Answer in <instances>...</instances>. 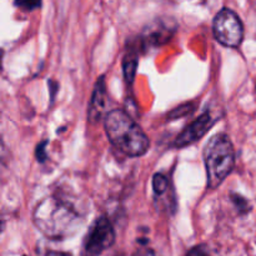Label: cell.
<instances>
[{
  "instance_id": "1",
  "label": "cell",
  "mask_w": 256,
  "mask_h": 256,
  "mask_svg": "<svg viewBox=\"0 0 256 256\" xmlns=\"http://www.w3.org/2000/svg\"><path fill=\"white\" fill-rule=\"evenodd\" d=\"M32 220L39 232L52 240L72 236L84 222L70 202L56 196L42 199L35 208Z\"/></svg>"
},
{
  "instance_id": "2",
  "label": "cell",
  "mask_w": 256,
  "mask_h": 256,
  "mask_svg": "<svg viewBox=\"0 0 256 256\" xmlns=\"http://www.w3.org/2000/svg\"><path fill=\"white\" fill-rule=\"evenodd\" d=\"M105 132L112 146L132 158L146 154L150 140L144 130L126 112L120 109L106 112L104 118Z\"/></svg>"
},
{
  "instance_id": "3",
  "label": "cell",
  "mask_w": 256,
  "mask_h": 256,
  "mask_svg": "<svg viewBox=\"0 0 256 256\" xmlns=\"http://www.w3.org/2000/svg\"><path fill=\"white\" fill-rule=\"evenodd\" d=\"M206 182L210 189H216L224 182L235 166V150L232 140L224 132L214 135L202 152Z\"/></svg>"
},
{
  "instance_id": "4",
  "label": "cell",
  "mask_w": 256,
  "mask_h": 256,
  "mask_svg": "<svg viewBox=\"0 0 256 256\" xmlns=\"http://www.w3.org/2000/svg\"><path fill=\"white\" fill-rule=\"evenodd\" d=\"M212 32L215 39L228 48H239L244 39V25L239 15L228 8L216 14L212 22Z\"/></svg>"
},
{
  "instance_id": "5",
  "label": "cell",
  "mask_w": 256,
  "mask_h": 256,
  "mask_svg": "<svg viewBox=\"0 0 256 256\" xmlns=\"http://www.w3.org/2000/svg\"><path fill=\"white\" fill-rule=\"evenodd\" d=\"M115 242V230L106 216L98 218L90 226L84 242L82 256H100Z\"/></svg>"
},
{
  "instance_id": "6",
  "label": "cell",
  "mask_w": 256,
  "mask_h": 256,
  "mask_svg": "<svg viewBox=\"0 0 256 256\" xmlns=\"http://www.w3.org/2000/svg\"><path fill=\"white\" fill-rule=\"evenodd\" d=\"M178 30V22L172 18H158L144 28L139 42L142 52L168 44Z\"/></svg>"
},
{
  "instance_id": "7",
  "label": "cell",
  "mask_w": 256,
  "mask_h": 256,
  "mask_svg": "<svg viewBox=\"0 0 256 256\" xmlns=\"http://www.w3.org/2000/svg\"><path fill=\"white\" fill-rule=\"evenodd\" d=\"M216 120H219V116L212 114L210 110H206V112H202L198 119H195L194 122H190V124L178 135L172 145H174L175 148H185L188 146V145L194 144V142H196L198 140L202 139V138L212 129V125L216 122Z\"/></svg>"
},
{
  "instance_id": "8",
  "label": "cell",
  "mask_w": 256,
  "mask_h": 256,
  "mask_svg": "<svg viewBox=\"0 0 256 256\" xmlns=\"http://www.w3.org/2000/svg\"><path fill=\"white\" fill-rule=\"evenodd\" d=\"M108 109V92L104 76H100L95 82L94 92L88 109V120L90 124H96L102 118L106 115Z\"/></svg>"
},
{
  "instance_id": "9",
  "label": "cell",
  "mask_w": 256,
  "mask_h": 256,
  "mask_svg": "<svg viewBox=\"0 0 256 256\" xmlns=\"http://www.w3.org/2000/svg\"><path fill=\"white\" fill-rule=\"evenodd\" d=\"M139 49H142V45H129L126 49V54L122 59V72L126 84L132 85L134 82L135 75H136L138 62H139Z\"/></svg>"
},
{
  "instance_id": "10",
  "label": "cell",
  "mask_w": 256,
  "mask_h": 256,
  "mask_svg": "<svg viewBox=\"0 0 256 256\" xmlns=\"http://www.w3.org/2000/svg\"><path fill=\"white\" fill-rule=\"evenodd\" d=\"M195 110V104L194 102H186V104H182L180 106L175 108L174 110L168 114V120H174V119H180V118H184L186 115L192 114Z\"/></svg>"
},
{
  "instance_id": "11",
  "label": "cell",
  "mask_w": 256,
  "mask_h": 256,
  "mask_svg": "<svg viewBox=\"0 0 256 256\" xmlns=\"http://www.w3.org/2000/svg\"><path fill=\"white\" fill-rule=\"evenodd\" d=\"M168 186H169V179L166 175L158 172L152 178V190L156 195H162L168 192Z\"/></svg>"
},
{
  "instance_id": "12",
  "label": "cell",
  "mask_w": 256,
  "mask_h": 256,
  "mask_svg": "<svg viewBox=\"0 0 256 256\" xmlns=\"http://www.w3.org/2000/svg\"><path fill=\"white\" fill-rule=\"evenodd\" d=\"M232 204L235 205V208L238 209V212H240V214H248V212L252 210V206H250V202H248L246 199H245L244 196H242V195L236 194V192H232Z\"/></svg>"
},
{
  "instance_id": "13",
  "label": "cell",
  "mask_w": 256,
  "mask_h": 256,
  "mask_svg": "<svg viewBox=\"0 0 256 256\" xmlns=\"http://www.w3.org/2000/svg\"><path fill=\"white\" fill-rule=\"evenodd\" d=\"M15 6L20 8L26 12H32V10L38 9L42 5V0H15Z\"/></svg>"
},
{
  "instance_id": "14",
  "label": "cell",
  "mask_w": 256,
  "mask_h": 256,
  "mask_svg": "<svg viewBox=\"0 0 256 256\" xmlns=\"http://www.w3.org/2000/svg\"><path fill=\"white\" fill-rule=\"evenodd\" d=\"M186 256H216L208 245H196L188 252Z\"/></svg>"
},
{
  "instance_id": "15",
  "label": "cell",
  "mask_w": 256,
  "mask_h": 256,
  "mask_svg": "<svg viewBox=\"0 0 256 256\" xmlns=\"http://www.w3.org/2000/svg\"><path fill=\"white\" fill-rule=\"evenodd\" d=\"M48 140H42L39 145L36 146V150H35V158L39 162H44L46 160L48 154H46V150H45V146L48 145Z\"/></svg>"
},
{
  "instance_id": "16",
  "label": "cell",
  "mask_w": 256,
  "mask_h": 256,
  "mask_svg": "<svg viewBox=\"0 0 256 256\" xmlns=\"http://www.w3.org/2000/svg\"><path fill=\"white\" fill-rule=\"evenodd\" d=\"M132 256H159L154 250L148 249V248H140Z\"/></svg>"
},
{
  "instance_id": "17",
  "label": "cell",
  "mask_w": 256,
  "mask_h": 256,
  "mask_svg": "<svg viewBox=\"0 0 256 256\" xmlns=\"http://www.w3.org/2000/svg\"><path fill=\"white\" fill-rule=\"evenodd\" d=\"M48 84H49V86H50V98H52V100H54L55 92H56L58 89H59V84H58L55 80H49V82H48Z\"/></svg>"
},
{
  "instance_id": "18",
  "label": "cell",
  "mask_w": 256,
  "mask_h": 256,
  "mask_svg": "<svg viewBox=\"0 0 256 256\" xmlns=\"http://www.w3.org/2000/svg\"><path fill=\"white\" fill-rule=\"evenodd\" d=\"M45 256H72L70 252H48Z\"/></svg>"
},
{
  "instance_id": "19",
  "label": "cell",
  "mask_w": 256,
  "mask_h": 256,
  "mask_svg": "<svg viewBox=\"0 0 256 256\" xmlns=\"http://www.w3.org/2000/svg\"><path fill=\"white\" fill-rule=\"evenodd\" d=\"M2 230H4V222H2V220H0V234H2Z\"/></svg>"
},
{
  "instance_id": "20",
  "label": "cell",
  "mask_w": 256,
  "mask_h": 256,
  "mask_svg": "<svg viewBox=\"0 0 256 256\" xmlns=\"http://www.w3.org/2000/svg\"><path fill=\"white\" fill-rule=\"evenodd\" d=\"M2 54H4V52H2V49H0V68H2Z\"/></svg>"
},
{
  "instance_id": "21",
  "label": "cell",
  "mask_w": 256,
  "mask_h": 256,
  "mask_svg": "<svg viewBox=\"0 0 256 256\" xmlns=\"http://www.w3.org/2000/svg\"><path fill=\"white\" fill-rule=\"evenodd\" d=\"M116 256H124L122 254H120V255H116Z\"/></svg>"
}]
</instances>
